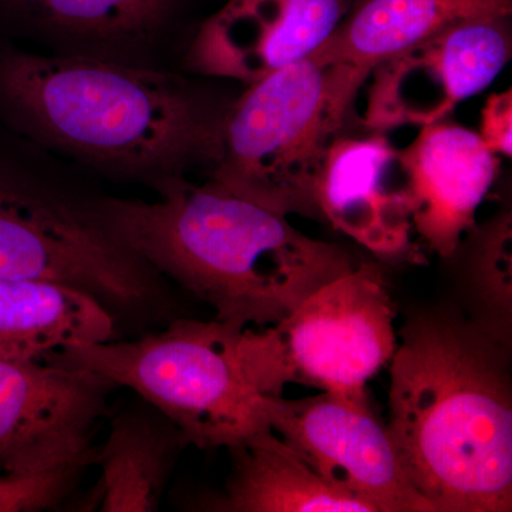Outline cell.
<instances>
[{
    "label": "cell",
    "instance_id": "cell-3",
    "mask_svg": "<svg viewBox=\"0 0 512 512\" xmlns=\"http://www.w3.org/2000/svg\"><path fill=\"white\" fill-rule=\"evenodd\" d=\"M156 192L153 201L97 198V210L121 244L222 322L275 325L356 266L346 249L217 181L183 178Z\"/></svg>",
    "mask_w": 512,
    "mask_h": 512
},
{
    "label": "cell",
    "instance_id": "cell-17",
    "mask_svg": "<svg viewBox=\"0 0 512 512\" xmlns=\"http://www.w3.org/2000/svg\"><path fill=\"white\" fill-rule=\"evenodd\" d=\"M231 471L225 493L211 504L224 512H376L336 487L272 429L228 448Z\"/></svg>",
    "mask_w": 512,
    "mask_h": 512
},
{
    "label": "cell",
    "instance_id": "cell-1",
    "mask_svg": "<svg viewBox=\"0 0 512 512\" xmlns=\"http://www.w3.org/2000/svg\"><path fill=\"white\" fill-rule=\"evenodd\" d=\"M228 109L148 64L0 42V123L10 133L154 191L217 167Z\"/></svg>",
    "mask_w": 512,
    "mask_h": 512
},
{
    "label": "cell",
    "instance_id": "cell-20",
    "mask_svg": "<svg viewBox=\"0 0 512 512\" xmlns=\"http://www.w3.org/2000/svg\"><path fill=\"white\" fill-rule=\"evenodd\" d=\"M94 460V450L86 456L35 471H0V512L43 511L59 507Z\"/></svg>",
    "mask_w": 512,
    "mask_h": 512
},
{
    "label": "cell",
    "instance_id": "cell-2",
    "mask_svg": "<svg viewBox=\"0 0 512 512\" xmlns=\"http://www.w3.org/2000/svg\"><path fill=\"white\" fill-rule=\"evenodd\" d=\"M390 370V439L434 512L512 507L507 340L458 313H414Z\"/></svg>",
    "mask_w": 512,
    "mask_h": 512
},
{
    "label": "cell",
    "instance_id": "cell-9",
    "mask_svg": "<svg viewBox=\"0 0 512 512\" xmlns=\"http://www.w3.org/2000/svg\"><path fill=\"white\" fill-rule=\"evenodd\" d=\"M269 427L316 473L376 512H434L410 484L369 402L323 392L305 399L261 396Z\"/></svg>",
    "mask_w": 512,
    "mask_h": 512
},
{
    "label": "cell",
    "instance_id": "cell-18",
    "mask_svg": "<svg viewBox=\"0 0 512 512\" xmlns=\"http://www.w3.org/2000/svg\"><path fill=\"white\" fill-rule=\"evenodd\" d=\"M116 320L74 286L46 279L0 281V359L45 360L73 345L109 342Z\"/></svg>",
    "mask_w": 512,
    "mask_h": 512
},
{
    "label": "cell",
    "instance_id": "cell-19",
    "mask_svg": "<svg viewBox=\"0 0 512 512\" xmlns=\"http://www.w3.org/2000/svg\"><path fill=\"white\" fill-rule=\"evenodd\" d=\"M511 222V211L504 210L484 228L471 231V282L487 311L498 316V329L505 339L511 323Z\"/></svg>",
    "mask_w": 512,
    "mask_h": 512
},
{
    "label": "cell",
    "instance_id": "cell-12",
    "mask_svg": "<svg viewBox=\"0 0 512 512\" xmlns=\"http://www.w3.org/2000/svg\"><path fill=\"white\" fill-rule=\"evenodd\" d=\"M352 0H228L198 29L188 69L252 84L312 56Z\"/></svg>",
    "mask_w": 512,
    "mask_h": 512
},
{
    "label": "cell",
    "instance_id": "cell-14",
    "mask_svg": "<svg viewBox=\"0 0 512 512\" xmlns=\"http://www.w3.org/2000/svg\"><path fill=\"white\" fill-rule=\"evenodd\" d=\"M184 0H0V30L57 55L148 64ZM150 66V64H148Z\"/></svg>",
    "mask_w": 512,
    "mask_h": 512
},
{
    "label": "cell",
    "instance_id": "cell-21",
    "mask_svg": "<svg viewBox=\"0 0 512 512\" xmlns=\"http://www.w3.org/2000/svg\"><path fill=\"white\" fill-rule=\"evenodd\" d=\"M480 137L495 156L511 157V89L493 94L485 101L481 114Z\"/></svg>",
    "mask_w": 512,
    "mask_h": 512
},
{
    "label": "cell",
    "instance_id": "cell-10",
    "mask_svg": "<svg viewBox=\"0 0 512 512\" xmlns=\"http://www.w3.org/2000/svg\"><path fill=\"white\" fill-rule=\"evenodd\" d=\"M117 384L89 367L0 359V471L35 473L92 453Z\"/></svg>",
    "mask_w": 512,
    "mask_h": 512
},
{
    "label": "cell",
    "instance_id": "cell-8",
    "mask_svg": "<svg viewBox=\"0 0 512 512\" xmlns=\"http://www.w3.org/2000/svg\"><path fill=\"white\" fill-rule=\"evenodd\" d=\"M511 55V16L453 23L377 64L360 124L386 133L446 120L457 104L487 89Z\"/></svg>",
    "mask_w": 512,
    "mask_h": 512
},
{
    "label": "cell",
    "instance_id": "cell-11",
    "mask_svg": "<svg viewBox=\"0 0 512 512\" xmlns=\"http://www.w3.org/2000/svg\"><path fill=\"white\" fill-rule=\"evenodd\" d=\"M343 128L329 144L313 185L319 220L380 262L424 264L399 150L379 131L355 136Z\"/></svg>",
    "mask_w": 512,
    "mask_h": 512
},
{
    "label": "cell",
    "instance_id": "cell-13",
    "mask_svg": "<svg viewBox=\"0 0 512 512\" xmlns=\"http://www.w3.org/2000/svg\"><path fill=\"white\" fill-rule=\"evenodd\" d=\"M399 150L417 241L448 259L476 228V214L500 170V160L476 131L439 121L420 127Z\"/></svg>",
    "mask_w": 512,
    "mask_h": 512
},
{
    "label": "cell",
    "instance_id": "cell-6",
    "mask_svg": "<svg viewBox=\"0 0 512 512\" xmlns=\"http://www.w3.org/2000/svg\"><path fill=\"white\" fill-rule=\"evenodd\" d=\"M349 111L330 64L309 56L276 70L229 106L211 180L288 217L319 220L313 185Z\"/></svg>",
    "mask_w": 512,
    "mask_h": 512
},
{
    "label": "cell",
    "instance_id": "cell-4",
    "mask_svg": "<svg viewBox=\"0 0 512 512\" xmlns=\"http://www.w3.org/2000/svg\"><path fill=\"white\" fill-rule=\"evenodd\" d=\"M46 279L82 289L128 323L164 316L165 278L76 197L0 137V281Z\"/></svg>",
    "mask_w": 512,
    "mask_h": 512
},
{
    "label": "cell",
    "instance_id": "cell-7",
    "mask_svg": "<svg viewBox=\"0 0 512 512\" xmlns=\"http://www.w3.org/2000/svg\"><path fill=\"white\" fill-rule=\"evenodd\" d=\"M394 318L382 269L360 264L275 325L242 330L239 362L264 396H282L288 384H303L366 403L367 382L392 362L399 345Z\"/></svg>",
    "mask_w": 512,
    "mask_h": 512
},
{
    "label": "cell",
    "instance_id": "cell-5",
    "mask_svg": "<svg viewBox=\"0 0 512 512\" xmlns=\"http://www.w3.org/2000/svg\"><path fill=\"white\" fill-rule=\"evenodd\" d=\"M241 326L174 319L127 342L73 345L49 357L89 367L173 420L192 446L231 448L269 427L238 356Z\"/></svg>",
    "mask_w": 512,
    "mask_h": 512
},
{
    "label": "cell",
    "instance_id": "cell-15",
    "mask_svg": "<svg viewBox=\"0 0 512 512\" xmlns=\"http://www.w3.org/2000/svg\"><path fill=\"white\" fill-rule=\"evenodd\" d=\"M511 15L512 0H352L312 57L333 66L336 89L352 104L370 72L387 57L461 20Z\"/></svg>",
    "mask_w": 512,
    "mask_h": 512
},
{
    "label": "cell",
    "instance_id": "cell-16",
    "mask_svg": "<svg viewBox=\"0 0 512 512\" xmlns=\"http://www.w3.org/2000/svg\"><path fill=\"white\" fill-rule=\"evenodd\" d=\"M190 446L183 430L141 399L113 417L94 460L100 477L80 510L153 512L160 507L178 458Z\"/></svg>",
    "mask_w": 512,
    "mask_h": 512
}]
</instances>
